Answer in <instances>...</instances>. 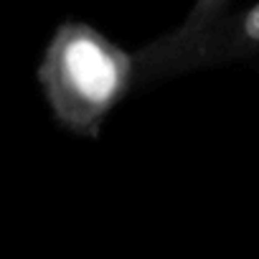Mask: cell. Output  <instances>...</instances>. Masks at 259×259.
Returning a JSON list of instances; mask_svg holds the SVG:
<instances>
[{"instance_id":"6da1fadb","label":"cell","mask_w":259,"mask_h":259,"mask_svg":"<svg viewBox=\"0 0 259 259\" xmlns=\"http://www.w3.org/2000/svg\"><path fill=\"white\" fill-rule=\"evenodd\" d=\"M135 79V59L97 28L61 23L38 64L41 92L66 130L97 138L104 117L119 104Z\"/></svg>"},{"instance_id":"7a4b0ae2","label":"cell","mask_w":259,"mask_h":259,"mask_svg":"<svg viewBox=\"0 0 259 259\" xmlns=\"http://www.w3.org/2000/svg\"><path fill=\"white\" fill-rule=\"evenodd\" d=\"M135 76L170 79L198 69H213L234 61L259 59V0L244 11L226 13L206 33L173 51L140 49L135 56Z\"/></svg>"},{"instance_id":"3957f363","label":"cell","mask_w":259,"mask_h":259,"mask_svg":"<svg viewBox=\"0 0 259 259\" xmlns=\"http://www.w3.org/2000/svg\"><path fill=\"white\" fill-rule=\"evenodd\" d=\"M226 13H229V0H193L188 16L173 31L163 33L160 38H155L153 44H148L143 49H148V51H173L178 46H186L193 38H198L201 33H206L213 23H219Z\"/></svg>"}]
</instances>
